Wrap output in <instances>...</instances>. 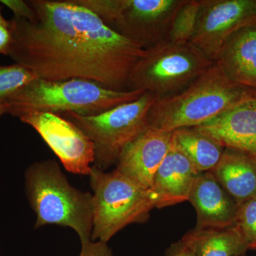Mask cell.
<instances>
[{"instance_id": "6da1fadb", "label": "cell", "mask_w": 256, "mask_h": 256, "mask_svg": "<svg viewBox=\"0 0 256 256\" xmlns=\"http://www.w3.org/2000/svg\"><path fill=\"white\" fill-rule=\"evenodd\" d=\"M31 20L13 18L9 55L48 82L85 79L128 90L146 48L120 34L74 0H30Z\"/></svg>"}, {"instance_id": "7a4b0ae2", "label": "cell", "mask_w": 256, "mask_h": 256, "mask_svg": "<svg viewBox=\"0 0 256 256\" xmlns=\"http://www.w3.org/2000/svg\"><path fill=\"white\" fill-rule=\"evenodd\" d=\"M255 98L256 89L229 80L214 64L182 92L156 100L148 124L166 132L197 127Z\"/></svg>"}, {"instance_id": "3957f363", "label": "cell", "mask_w": 256, "mask_h": 256, "mask_svg": "<svg viewBox=\"0 0 256 256\" xmlns=\"http://www.w3.org/2000/svg\"><path fill=\"white\" fill-rule=\"evenodd\" d=\"M24 176L26 198L36 216L35 228L68 227L77 234L80 244L92 240V194L72 186L54 160L33 163Z\"/></svg>"}, {"instance_id": "277c9868", "label": "cell", "mask_w": 256, "mask_h": 256, "mask_svg": "<svg viewBox=\"0 0 256 256\" xmlns=\"http://www.w3.org/2000/svg\"><path fill=\"white\" fill-rule=\"evenodd\" d=\"M140 90H114L85 79L48 82L37 78L6 99L8 114L20 118L34 112L97 116L138 100Z\"/></svg>"}, {"instance_id": "5b68a950", "label": "cell", "mask_w": 256, "mask_h": 256, "mask_svg": "<svg viewBox=\"0 0 256 256\" xmlns=\"http://www.w3.org/2000/svg\"><path fill=\"white\" fill-rule=\"evenodd\" d=\"M88 176L92 191L94 242H108L129 224L148 220L150 210L156 208L152 190L142 188L117 170L106 172L92 166Z\"/></svg>"}, {"instance_id": "8992f818", "label": "cell", "mask_w": 256, "mask_h": 256, "mask_svg": "<svg viewBox=\"0 0 256 256\" xmlns=\"http://www.w3.org/2000/svg\"><path fill=\"white\" fill-rule=\"evenodd\" d=\"M194 46L168 40L146 48L130 78L128 90H140L158 99L182 92L214 64Z\"/></svg>"}, {"instance_id": "52a82bcc", "label": "cell", "mask_w": 256, "mask_h": 256, "mask_svg": "<svg viewBox=\"0 0 256 256\" xmlns=\"http://www.w3.org/2000/svg\"><path fill=\"white\" fill-rule=\"evenodd\" d=\"M185 0H75L120 34L144 48L168 40L170 26Z\"/></svg>"}, {"instance_id": "ba28073f", "label": "cell", "mask_w": 256, "mask_h": 256, "mask_svg": "<svg viewBox=\"0 0 256 256\" xmlns=\"http://www.w3.org/2000/svg\"><path fill=\"white\" fill-rule=\"evenodd\" d=\"M156 100L154 96L144 92L138 100L97 116L65 112L63 117L90 138L94 146V166L105 170L117 163L124 148L149 126L148 112Z\"/></svg>"}, {"instance_id": "9c48e42d", "label": "cell", "mask_w": 256, "mask_h": 256, "mask_svg": "<svg viewBox=\"0 0 256 256\" xmlns=\"http://www.w3.org/2000/svg\"><path fill=\"white\" fill-rule=\"evenodd\" d=\"M38 133L67 171L89 175L95 162L94 143L74 122L60 114L30 112L20 118Z\"/></svg>"}, {"instance_id": "30bf717a", "label": "cell", "mask_w": 256, "mask_h": 256, "mask_svg": "<svg viewBox=\"0 0 256 256\" xmlns=\"http://www.w3.org/2000/svg\"><path fill=\"white\" fill-rule=\"evenodd\" d=\"M200 14L190 43L214 62L237 30L256 21V0H200Z\"/></svg>"}, {"instance_id": "8fae6325", "label": "cell", "mask_w": 256, "mask_h": 256, "mask_svg": "<svg viewBox=\"0 0 256 256\" xmlns=\"http://www.w3.org/2000/svg\"><path fill=\"white\" fill-rule=\"evenodd\" d=\"M172 132L148 126L120 154L116 169L142 188L151 190L156 171L169 152Z\"/></svg>"}, {"instance_id": "7c38bea8", "label": "cell", "mask_w": 256, "mask_h": 256, "mask_svg": "<svg viewBox=\"0 0 256 256\" xmlns=\"http://www.w3.org/2000/svg\"><path fill=\"white\" fill-rule=\"evenodd\" d=\"M188 201L197 214V228H223L235 225L238 205L210 172L198 174Z\"/></svg>"}, {"instance_id": "4fadbf2b", "label": "cell", "mask_w": 256, "mask_h": 256, "mask_svg": "<svg viewBox=\"0 0 256 256\" xmlns=\"http://www.w3.org/2000/svg\"><path fill=\"white\" fill-rule=\"evenodd\" d=\"M198 172L188 156L172 142L154 176L151 190L156 197V208L188 201Z\"/></svg>"}, {"instance_id": "5bb4252c", "label": "cell", "mask_w": 256, "mask_h": 256, "mask_svg": "<svg viewBox=\"0 0 256 256\" xmlns=\"http://www.w3.org/2000/svg\"><path fill=\"white\" fill-rule=\"evenodd\" d=\"M254 100L237 106L196 128L210 134L225 148L244 152L256 158V107Z\"/></svg>"}, {"instance_id": "9a60e30c", "label": "cell", "mask_w": 256, "mask_h": 256, "mask_svg": "<svg viewBox=\"0 0 256 256\" xmlns=\"http://www.w3.org/2000/svg\"><path fill=\"white\" fill-rule=\"evenodd\" d=\"M214 63L229 80L256 89V21L229 37Z\"/></svg>"}, {"instance_id": "2e32d148", "label": "cell", "mask_w": 256, "mask_h": 256, "mask_svg": "<svg viewBox=\"0 0 256 256\" xmlns=\"http://www.w3.org/2000/svg\"><path fill=\"white\" fill-rule=\"evenodd\" d=\"M210 172L238 206L256 196L254 156L226 148L220 162Z\"/></svg>"}, {"instance_id": "e0dca14e", "label": "cell", "mask_w": 256, "mask_h": 256, "mask_svg": "<svg viewBox=\"0 0 256 256\" xmlns=\"http://www.w3.org/2000/svg\"><path fill=\"white\" fill-rule=\"evenodd\" d=\"M196 256H242L248 250L236 226L197 228L182 239Z\"/></svg>"}, {"instance_id": "ac0fdd59", "label": "cell", "mask_w": 256, "mask_h": 256, "mask_svg": "<svg viewBox=\"0 0 256 256\" xmlns=\"http://www.w3.org/2000/svg\"><path fill=\"white\" fill-rule=\"evenodd\" d=\"M172 142L200 173L212 171L218 164L226 148L214 138L196 127L180 128L173 131Z\"/></svg>"}, {"instance_id": "d6986e66", "label": "cell", "mask_w": 256, "mask_h": 256, "mask_svg": "<svg viewBox=\"0 0 256 256\" xmlns=\"http://www.w3.org/2000/svg\"><path fill=\"white\" fill-rule=\"evenodd\" d=\"M200 6V0H185L173 18L168 41L180 45L191 42L196 30Z\"/></svg>"}, {"instance_id": "ffe728a7", "label": "cell", "mask_w": 256, "mask_h": 256, "mask_svg": "<svg viewBox=\"0 0 256 256\" xmlns=\"http://www.w3.org/2000/svg\"><path fill=\"white\" fill-rule=\"evenodd\" d=\"M37 78L36 74L20 64L0 66V100L10 98Z\"/></svg>"}, {"instance_id": "44dd1931", "label": "cell", "mask_w": 256, "mask_h": 256, "mask_svg": "<svg viewBox=\"0 0 256 256\" xmlns=\"http://www.w3.org/2000/svg\"><path fill=\"white\" fill-rule=\"evenodd\" d=\"M236 226L248 249L256 250V196L238 206Z\"/></svg>"}, {"instance_id": "7402d4cb", "label": "cell", "mask_w": 256, "mask_h": 256, "mask_svg": "<svg viewBox=\"0 0 256 256\" xmlns=\"http://www.w3.org/2000/svg\"><path fill=\"white\" fill-rule=\"evenodd\" d=\"M78 256H114L108 242L99 240L82 244V249Z\"/></svg>"}, {"instance_id": "603a6c76", "label": "cell", "mask_w": 256, "mask_h": 256, "mask_svg": "<svg viewBox=\"0 0 256 256\" xmlns=\"http://www.w3.org/2000/svg\"><path fill=\"white\" fill-rule=\"evenodd\" d=\"M0 3L11 10L14 13L15 18L31 20L34 16L33 10L28 1L1 0Z\"/></svg>"}, {"instance_id": "cb8c5ba5", "label": "cell", "mask_w": 256, "mask_h": 256, "mask_svg": "<svg viewBox=\"0 0 256 256\" xmlns=\"http://www.w3.org/2000/svg\"><path fill=\"white\" fill-rule=\"evenodd\" d=\"M165 256H196L194 252L183 240L172 244L168 249Z\"/></svg>"}, {"instance_id": "d4e9b609", "label": "cell", "mask_w": 256, "mask_h": 256, "mask_svg": "<svg viewBox=\"0 0 256 256\" xmlns=\"http://www.w3.org/2000/svg\"><path fill=\"white\" fill-rule=\"evenodd\" d=\"M12 42L10 28L0 24V54L8 55Z\"/></svg>"}, {"instance_id": "484cf974", "label": "cell", "mask_w": 256, "mask_h": 256, "mask_svg": "<svg viewBox=\"0 0 256 256\" xmlns=\"http://www.w3.org/2000/svg\"><path fill=\"white\" fill-rule=\"evenodd\" d=\"M5 114H8V105L6 101L0 100V117Z\"/></svg>"}, {"instance_id": "4316f807", "label": "cell", "mask_w": 256, "mask_h": 256, "mask_svg": "<svg viewBox=\"0 0 256 256\" xmlns=\"http://www.w3.org/2000/svg\"><path fill=\"white\" fill-rule=\"evenodd\" d=\"M0 24L4 25V26H8V28L10 26V21H8V20H5V18H3L2 15L1 8H0Z\"/></svg>"}, {"instance_id": "83f0119b", "label": "cell", "mask_w": 256, "mask_h": 256, "mask_svg": "<svg viewBox=\"0 0 256 256\" xmlns=\"http://www.w3.org/2000/svg\"><path fill=\"white\" fill-rule=\"evenodd\" d=\"M254 102H255V106L256 107V98L255 99V100H254Z\"/></svg>"}]
</instances>
